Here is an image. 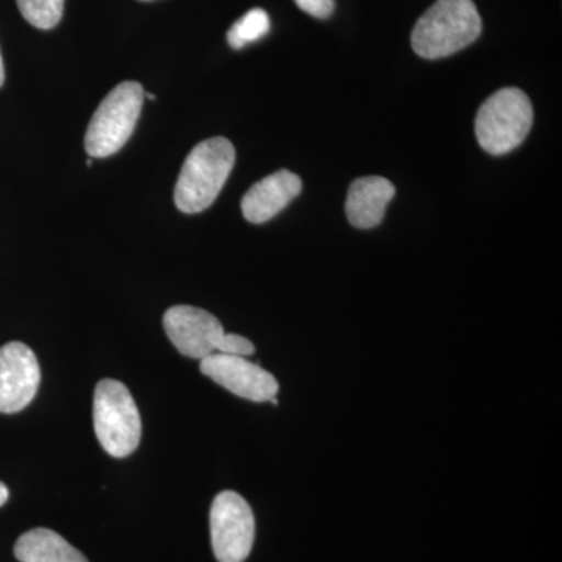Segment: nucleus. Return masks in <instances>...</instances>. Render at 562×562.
<instances>
[{"label":"nucleus","mask_w":562,"mask_h":562,"mask_svg":"<svg viewBox=\"0 0 562 562\" xmlns=\"http://www.w3.org/2000/svg\"><path fill=\"white\" fill-rule=\"evenodd\" d=\"M3 81H5V69H3L2 55H0V87H2Z\"/></svg>","instance_id":"nucleus-18"},{"label":"nucleus","mask_w":562,"mask_h":562,"mask_svg":"<svg viewBox=\"0 0 562 562\" xmlns=\"http://www.w3.org/2000/svg\"><path fill=\"white\" fill-rule=\"evenodd\" d=\"M299 9L317 20H327L335 11V0H295Z\"/></svg>","instance_id":"nucleus-16"},{"label":"nucleus","mask_w":562,"mask_h":562,"mask_svg":"<svg viewBox=\"0 0 562 562\" xmlns=\"http://www.w3.org/2000/svg\"><path fill=\"white\" fill-rule=\"evenodd\" d=\"M166 335L181 355L203 360L216 353L225 335L221 321L202 308L190 305L172 306L162 317Z\"/></svg>","instance_id":"nucleus-8"},{"label":"nucleus","mask_w":562,"mask_h":562,"mask_svg":"<svg viewBox=\"0 0 562 562\" xmlns=\"http://www.w3.org/2000/svg\"><path fill=\"white\" fill-rule=\"evenodd\" d=\"M395 195L394 184L384 177H361L350 184L346 213L353 227L368 231L382 224L387 205Z\"/></svg>","instance_id":"nucleus-11"},{"label":"nucleus","mask_w":562,"mask_h":562,"mask_svg":"<svg viewBox=\"0 0 562 562\" xmlns=\"http://www.w3.org/2000/svg\"><path fill=\"white\" fill-rule=\"evenodd\" d=\"M87 166H92V160L90 158V160H87Z\"/></svg>","instance_id":"nucleus-19"},{"label":"nucleus","mask_w":562,"mask_h":562,"mask_svg":"<svg viewBox=\"0 0 562 562\" xmlns=\"http://www.w3.org/2000/svg\"><path fill=\"white\" fill-rule=\"evenodd\" d=\"M532 125V105L519 88H503L480 106L476 139L492 155H505L527 138Z\"/></svg>","instance_id":"nucleus-5"},{"label":"nucleus","mask_w":562,"mask_h":562,"mask_svg":"<svg viewBox=\"0 0 562 562\" xmlns=\"http://www.w3.org/2000/svg\"><path fill=\"white\" fill-rule=\"evenodd\" d=\"M9 495L5 484L0 482V506L5 505L7 501H9Z\"/></svg>","instance_id":"nucleus-17"},{"label":"nucleus","mask_w":562,"mask_h":562,"mask_svg":"<svg viewBox=\"0 0 562 562\" xmlns=\"http://www.w3.org/2000/svg\"><path fill=\"white\" fill-rule=\"evenodd\" d=\"M94 431L106 453L125 458L138 449L140 442V416L131 391L117 380L99 382L94 392Z\"/></svg>","instance_id":"nucleus-3"},{"label":"nucleus","mask_w":562,"mask_h":562,"mask_svg":"<svg viewBox=\"0 0 562 562\" xmlns=\"http://www.w3.org/2000/svg\"><path fill=\"white\" fill-rule=\"evenodd\" d=\"M24 20L41 31L57 27L65 11V0H16Z\"/></svg>","instance_id":"nucleus-14"},{"label":"nucleus","mask_w":562,"mask_h":562,"mask_svg":"<svg viewBox=\"0 0 562 562\" xmlns=\"http://www.w3.org/2000/svg\"><path fill=\"white\" fill-rule=\"evenodd\" d=\"M201 372L238 397L269 402L279 394V382L271 372L243 357L213 353L203 358Z\"/></svg>","instance_id":"nucleus-7"},{"label":"nucleus","mask_w":562,"mask_h":562,"mask_svg":"<svg viewBox=\"0 0 562 562\" xmlns=\"http://www.w3.org/2000/svg\"><path fill=\"white\" fill-rule=\"evenodd\" d=\"M482 29L473 0H438L414 25L412 46L425 60H438L471 46Z\"/></svg>","instance_id":"nucleus-1"},{"label":"nucleus","mask_w":562,"mask_h":562,"mask_svg":"<svg viewBox=\"0 0 562 562\" xmlns=\"http://www.w3.org/2000/svg\"><path fill=\"white\" fill-rule=\"evenodd\" d=\"M210 530L217 561H246L255 541V517L249 503L236 492H221L211 506Z\"/></svg>","instance_id":"nucleus-6"},{"label":"nucleus","mask_w":562,"mask_h":562,"mask_svg":"<svg viewBox=\"0 0 562 562\" xmlns=\"http://www.w3.org/2000/svg\"><path fill=\"white\" fill-rule=\"evenodd\" d=\"M21 562H88L65 538L49 528H35L22 535L14 546Z\"/></svg>","instance_id":"nucleus-12"},{"label":"nucleus","mask_w":562,"mask_h":562,"mask_svg":"<svg viewBox=\"0 0 562 562\" xmlns=\"http://www.w3.org/2000/svg\"><path fill=\"white\" fill-rule=\"evenodd\" d=\"M302 192L297 173L281 169L255 183L243 198L244 217L251 224L271 221Z\"/></svg>","instance_id":"nucleus-10"},{"label":"nucleus","mask_w":562,"mask_h":562,"mask_svg":"<svg viewBox=\"0 0 562 562\" xmlns=\"http://www.w3.org/2000/svg\"><path fill=\"white\" fill-rule=\"evenodd\" d=\"M271 31V20L265 10L254 9L236 21L227 33L228 44L233 49H243L247 44L255 43Z\"/></svg>","instance_id":"nucleus-13"},{"label":"nucleus","mask_w":562,"mask_h":562,"mask_svg":"<svg viewBox=\"0 0 562 562\" xmlns=\"http://www.w3.org/2000/svg\"><path fill=\"white\" fill-rule=\"evenodd\" d=\"M235 146L214 136L191 150L181 168L173 202L181 213L195 214L213 205L235 166Z\"/></svg>","instance_id":"nucleus-2"},{"label":"nucleus","mask_w":562,"mask_h":562,"mask_svg":"<svg viewBox=\"0 0 562 562\" xmlns=\"http://www.w3.org/2000/svg\"><path fill=\"white\" fill-rule=\"evenodd\" d=\"M41 383L40 362L31 347H0V413L14 414L31 405Z\"/></svg>","instance_id":"nucleus-9"},{"label":"nucleus","mask_w":562,"mask_h":562,"mask_svg":"<svg viewBox=\"0 0 562 562\" xmlns=\"http://www.w3.org/2000/svg\"><path fill=\"white\" fill-rule=\"evenodd\" d=\"M216 353L246 358L255 353V346L254 342H250L249 339L244 338V336L232 335V333L227 335V333H225V335L222 336Z\"/></svg>","instance_id":"nucleus-15"},{"label":"nucleus","mask_w":562,"mask_h":562,"mask_svg":"<svg viewBox=\"0 0 562 562\" xmlns=\"http://www.w3.org/2000/svg\"><path fill=\"white\" fill-rule=\"evenodd\" d=\"M144 2H149V0H144Z\"/></svg>","instance_id":"nucleus-20"},{"label":"nucleus","mask_w":562,"mask_h":562,"mask_svg":"<svg viewBox=\"0 0 562 562\" xmlns=\"http://www.w3.org/2000/svg\"><path fill=\"white\" fill-rule=\"evenodd\" d=\"M144 90L136 81H124L109 92L95 110L85 135L90 158H106L125 146L143 110Z\"/></svg>","instance_id":"nucleus-4"}]
</instances>
